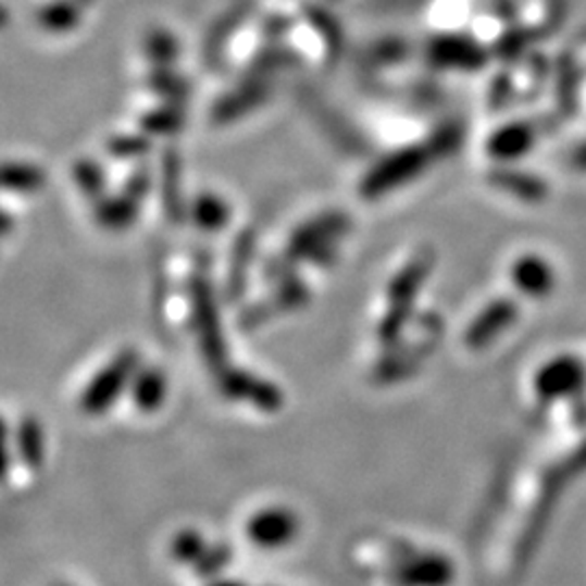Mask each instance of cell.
<instances>
[{
	"mask_svg": "<svg viewBox=\"0 0 586 586\" xmlns=\"http://www.w3.org/2000/svg\"><path fill=\"white\" fill-rule=\"evenodd\" d=\"M302 518L287 504H267L248 515L244 526L246 541L261 552H285L302 535Z\"/></svg>",
	"mask_w": 586,
	"mask_h": 586,
	"instance_id": "3",
	"label": "cell"
},
{
	"mask_svg": "<svg viewBox=\"0 0 586 586\" xmlns=\"http://www.w3.org/2000/svg\"><path fill=\"white\" fill-rule=\"evenodd\" d=\"M194 215L202 228L217 230L220 226H224L228 222V207L222 198H217L213 194H204L196 200Z\"/></svg>",
	"mask_w": 586,
	"mask_h": 586,
	"instance_id": "12",
	"label": "cell"
},
{
	"mask_svg": "<svg viewBox=\"0 0 586 586\" xmlns=\"http://www.w3.org/2000/svg\"><path fill=\"white\" fill-rule=\"evenodd\" d=\"M50 586H76V585H72V583H54V585H50Z\"/></svg>",
	"mask_w": 586,
	"mask_h": 586,
	"instance_id": "18",
	"label": "cell"
},
{
	"mask_svg": "<svg viewBox=\"0 0 586 586\" xmlns=\"http://www.w3.org/2000/svg\"><path fill=\"white\" fill-rule=\"evenodd\" d=\"M454 561L431 548L396 546L385 572L387 586H452Z\"/></svg>",
	"mask_w": 586,
	"mask_h": 586,
	"instance_id": "2",
	"label": "cell"
},
{
	"mask_svg": "<svg viewBox=\"0 0 586 586\" xmlns=\"http://www.w3.org/2000/svg\"><path fill=\"white\" fill-rule=\"evenodd\" d=\"M135 207L128 200H115L100 207V220L107 226H124L133 220Z\"/></svg>",
	"mask_w": 586,
	"mask_h": 586,
	"instance_id": "16",
	"label": "cell"
},
{
	"mask_svg": "<svg viewBox=\"0 0 586 586\" xmlns=\"http://www.w3.org/2000/svg\"><path fill=\"white\" fill-rule=\"evenodd\" d=\"M435 54L439 59H444L446 63H452V65H474L478 59H481V52L476 50V46L467 39H461V37H454V39H446L437 46Z\"/></svg>",
	"mask_w": 586,
	"mask_h": 586,
	"instance_id": "14",
	"label": "cell"
},
{
	"mask_svg": "<svg viewBox=\"0 0 586 586\" xmlns=\"http://www.w3.org/2000/svg\"><path fill=\"white\" fill-rule=\"evenodd\" d=\"M426 276V263L415 261L411 263L402 274H398V278L394 280L391 289H389V298L394 304H407L411 300V296L420 289L422 278Z\"/></svg>",
	"mask_w": 586,
	"mask_h": 586,
	"instance_id": "13",
	"label": "cell"
},
{
	"mask_svg": "<svg viewBox=\"0 0 586 586\" xmlns=\"http://www.w3.org/2000/svg\"><path fill=\"white\" fill-rule=\"evenodd\" d=\"M135 365L137 359L133 352L117 354L85 389V394L80 396V409L89 415L104 413L115 402L124 385L130 381Z\"/></svg>",
	"mask_w": 586,
	"mask_h": 586,
	"instance_id": "4",
	"label": "cell"
},
{
	"mask_svg": "<svg viewBox=\"0 0 586 586\" xmlns=\"http://www.w3.org/2000/svg\"><path fill=\"white\" fill-rule=\"evenodd\" d=\"M165 394H167V387H165V378L161 372L157 370H146L141 374H137L133 378V387H130V396H133V402L139 411L144 413H152L157 411L163 400H165Z\"/></svg>",
	"mask_w": 586,
	"mask_h": 586,
	"instance_id": "8",
	"label": "cell"
},
{
	"mask_svg": "<svg viewBox=\"0 0 586 586\" xmlns=\"http://www.w3.org/2000/svg\"><path fill=\"white\" fill-rule=\"evenodd\" d=\"M428 163V154L422 148H407L391 157H387L381 165H376L367 178L363 180V196L376 198L389 189H396L398 185H404L411 180V176L420 174L424 165Z\"/></svg>",
	"mask_w": 586,
	"mask_h": 586,
	"instance_id": "5",
	"label": "cell"
},
{
	"mask_svg": "<svg viewBox=\"0 0 586 586\" xmlns=\"http://www.w3.org/2000/svg\"><path fill=\"white\" fill-rule=\"evenodd\" d=\"M83 7L85 4L80 0H50L41 4V9L37 11V20L46 30L65 33L78 26Z\"/></svg>",
	"mask_w": 586,
	"mask_h": 586,
	"instance_id": "7",
	"label": "cell"
},
{
	"mask_svg": "<svg viewBox=\"0 0 586 586\" xmlns=\"http://www.w3.org/2000/svg\"><path fill=\"white\" fill-rule=\"evenodd\" d=\"M196 317H198V333L202 337V348L204 354L209 357L211 363H220L222 361V337L217 331V315L215 309L211 304L207 285H202V280L196 285Z\"/></svg>",
	"mask_w": 586,
	"mask_h": 586,
	"instance_id": "6",
	"label": "cell"
},
{
	"mask_svg": "<svg viewBox=\"0 0 586 586\" xmlns=\"http://www.w3.org/2000/svg\"><path fill=\"white\" fill-rule=\"evenodd\" d=\"M513 317V309L509 304H496L489 311H485L481 315V320L470 328L467 333V341L472 346H481L485 341H489L491 337H496V331L507 326Z\"/></svg>",
	"mask_w": 586,
	"mask_h": 586,
	"instance_id": "11",
	"label": "cell"
},
{
	"mask_svg": "<svg viewBox=\"0 0 586 586\" xmlns=\"http://www.w3.org/2000/svg\"><path fill=\"white\" fill-rule=\"evenodd\" d=\"M43 183V174L39 172V167L35 165H26V163H9L4 167V185L17 191H30L37 189Z\"/></svg>",
	"mask_w": 586,
	"mask_h": 586,
	"instance_id": "15",
	"label": "cell"
},
{
	"mask_svg": "<svg viewBox=\"0 0 586 586\" xmlns=\"http://www.w3.org/2000/svg\"><path fill=\"white\" fill-rule=\"evenodd\" d=\"M167 557L172 563L189 570L202 583H211L226 576L235 561V550L228 541L211 539L196 526H183L170 537Z\"/></svg>",
	"mask_w": 586,
	"mask_h": 586,
	"instance_id": "1",
	"label": "cell"
},
{
	"mask_svg": "<svg viewBox=\"0 0 586 586\" xmlns=\"http://www.w3.org/2000/svg\"><path fill=\"white\" fill-rule=\"evenodd\" d=\"M515 283L526 294H546L552 287V274L544 261L524 259L515 267Z\"/></svg>",
	"mask_w": 586,
	"mask_h": 586,
	"instance_id": "10",
	"label": "cell"
},
{
	"mask_svg": "<svg viewBox=\"0 0 586 586\" xmlns=\"http://www.w3.org/2000/svg\"><path fill=\"white\" fill-rule=\"evenodd\" d=\"M15 448L20 461L30 467L39 470L46 459V441H43V431L37 424V420H24L17 431H15Z\"/></svg>",
	"mask_w": 586,
	"mask_h": 586,
	"instance_id": "9",
	"label": "cell"
},
{
	"mask_svg": "<svg viewBox=\"0 0 586 586\" xmlns=\"http://www.w3.org/2000/svg\"><path fill=\"white\" fill-rule=\"evenodd\" d=\"M202 586H270V585H252V583H246V581H237V578H230V576H222V578H215L211 583H204Z\"/></svg>",
	"mask_w": 586,
	"mask_h": 586,
	"instance_id": "17",
	"label": "cell"
}]
</instances>
